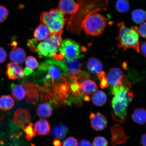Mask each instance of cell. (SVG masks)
Instances as JSON below:
<instances>
[{
	"mask_svg": "<svg viewBox=\"0 0 146 146\" xmlns=\"http://www.w3.org/2000/svg\"><path fill=\"white\" fill-rule=\"evenodd\" d=\"M81 58L69 59L64 58L61 60H57L58 64L66 74L68 80H78L84 74L85 72L81 71Z\"/></svg>",
	"mask_w": 146,
	"mask_h": 146,
	"instance_id": "obj_6",
	"label": "cell"
},
{
	"mask_svg": "<svg viewBox=\"0 0 146 146\" xmlns=\"http://www.w3.org/2000/svg\"><path fill=\"white\" fill-rule=\"evenodd\" d=\"M50 104L44 103L40 104L36 109V115L40 118H48L52 115V108Z\"/></svg>",
	"mask_w": 146,
	"mask_h": 146,
	"instance_id": "obj_20",
	"label": "cell"
},
{
	"mask_svg": "<svg viewBox=\"0 0 146 146\" xmlns=\"http://www.w3.org/2000/svg\"><path fill=\"white\" fill-rule=\"evenodd\" d=\"M21 84L26 92L27 103L36 105L39 100V91L38 86L28 81H23Z\"/></svg>",
	"mask_w": 146,
	"mask_h": 146,
	"instance_id": "obj_10",
	"label": "cell"
},
{
	"mask_svg": "<svg viewBox=\"0 0 146 146\" xmlns=\"http://www.w3.org/2000/svg\"><path fill=\"white\" fill-rule=\"evenodd\" d=\"M53 145L54 146H62V143L60 140L57 138H54L53 140Z\"/></svg>",
	"mask_w": 146,
	"mask_h": 146,
	"instance_id": "obj_40",
	"label": "cell"
},
{
	"mask_svg": "<svg viewBox=\"0 0 146 146\" xmlns=\"http://www.w3.org/2000/svg\"><path fill=\"white\" fill-rule=\"evenodd\" d=\"M139 33L142 37L146 38V22L141 24L138 28Z\"/></svg>",
	"mask_w": 146,
	"mask_h": 146,
	"instance_id": "obj_36",
	"label": "cell"
},
{
	"mask_svg": "<svg viewBox=\"0 0 146 146\" xmlns=\"http://www.w3.org/2000/svg\"><path fill=\"white\" fill-rule=\"evenodd\" d=\"M24 72L25 75L28 76L29 75L32 74L33 72V71L32 70V69H29L26 67L25 69Z\"/></svg>",
	"mask_w": 146,
	"mask_h": 146,
	"instance_id": "obj_42",
	"label": "cell"
},
{
	"mask_svg": "<svg viewBox=\"0 0 146 146\" xmlns=\"http://www.w3.org/2000/svg\"><path fill=\"white\" fill-rule=\"evenodd\" d=\"M9 11L6 7L0 5V24L2 23L8 17Z\"/></svg>",
	"mask_w": 146,
	"mask_h": 146,
	"instance_id": "obj_32",
	"label": "cell"
},
{
	"mask_svg": "<svg viewBox=\"0 0 146 146\" xmlns=\"http://www.w3.org/2000/svg\"><path fill=\"white\" fill-rule=\"evenodd\" d=\"M41 23L48 27L52 34H63L66 19L64 15L58 8L44 11L40 16Z\"/></svg>",
	"mask_w": 146,
	"mask_h": 146,
	"instance_id": "obj_3",
	"label": "cell"
},
{
	"mask_svg": "<svg viewBox=\"0 0 146 146\" xmlns=\"http://www.w3.org/2000/svg\"><path fill=\"white\" fill-rule=\"evenodd\" d=\"M34 127L36 133L39 135H47L50 133V124L46 120L41 119L38 120L35 124Z\"/></svg>",
	"mask_w": 146,
	"mask_h": 146,
	"instance_id": "obj_19",
	"label": "cell"
},
{
	"mask_svg": "<svg viewBox=\"0 0 146 146\" xmlns=\"http://www.w3.org/2000/svg\"><path fill=\"white\" fill-rule=\"evenodd\" d=\"M108 145L107 140L103 137H96L93 141V146H108Z\"/></svg>",
	"mask_w": 146,
	"mask_h": 146,
	"instance_id": "obj_31",
	"label": "cell"
},
{
	"mask_svg": "<svg viewBox=\"0 0 146 146\" xmlns=\"http://www.w3.org/2000/svg\"><path fill=\"white\" fill-rule=\"evenodd\" d=\"M92 100L94 105L98 107L102 106L106 103L107 96L103 91H96L93 94Z\"/></svg>",
	"mask_w": 146,
	"mask_h": 146,
	"instance_id": "obj_25",
	"label": "cell"
},
{
	"mask_svg": "<svg viewBox=\"0 0 146 146\" xmlns=\"http://www.w3.org/2000/svg\"><path fill=\"white\" fill-rule=\"evenodd\" d=\"M129 103L126 100L114 96L111 102L113 111L111 115L113 119L118 123H125L127 119V108Z\"/></svg>",
	"mask_w": 146,
	"mask_h": 146,
	"instance_id": "obj_8",
	"label": "cell"
},
{
	"mask_svg": "<svg viewBox=\"0 0 146 146\" xmlns=\"http://www.w3.org/2000/svg\"><path fill=\"white\" fill-rule=\"evenodd\" d=\"M130 5L128 0H117L116 3V8L118 12L122 13L129 11Z\"/></svg>",
	"mask_w": 146,
	"mask_h": 146,
	"instance_id": "obj_28",
	"label": "cell"
},
{
	"mask_svg": "<svg viewBox=\"0 0 146 146\" xmlns=\"http://www.w3.org/2000/svg\"><path fill=\"white\" fill-rule=\"evenodd\" d=\"M7 57V53L6 51L3 47H0V63L4 62Z\"/></svg>",
	"mask_w": 146,
	"mask_h": 146,
	"instance_id": "obj_37",
	"label": "cell"
},
{
	"mask_svg": "<svg viewBox=\"0 0 146 146\" xmlns=\"http://www.w3.org/2000/svg\"><path fill=\"white\" fill-rule=\"evenodd\" d=\"M31 116L27 110L19 108L15 113L13 120L15 125L19 127L25 126L31 120Z\"/></svg>",
	"mask_w": 146,
	"mask_h": 146,
	"instance_id": "obj_15",
	"label": "cell"
},
{
	"mask_svg": "<svg viewBox=\"0 0 146 146\" xmlns=\"http://www.w3.org/2000/svg\"><path fill=\"white\" fill-rule=\"evenodd\" d=\"M14 99L10 95H3L0 97V109L10 110L14 107Z\"/></svg>",
	"mask_w": 146,
	"mask_h": 146,
	"instance_id": "obj_26",
	"label": "cell"
},
{
	"mask_svg": "<svg viewBox=\"0 0 146 146\" xmlns=\"http://www.w3.org/2000/svg\"><path fill=\"white\" fill-rule=\"evenodd\" d=\"M81 80L82 82L80 83L82 92L84 96H88L96 91L97 86L94 81L88 79L87 78H84Z\"/></svg>",
	"mask_w": 146,
	"mask_h": 146,
	"instance_id": "obj_17",
	"label": "cell"
},
{
	"mask_svg": "<svg viewBox=\"0 0 146 146\" xmlns=\"http://www.w3.org/2000/svg\"><path fill=\"white\" fill-rule=\"evenodd\" d=\"M141 142L143 146H146V133L142 135L141 138Z\"/></svg>",
	"mask_w": 146,
	"mask_h": 146,
	"instance_id": "obj_41",
	"label": "cell"
},
{
	"mask_svg": "<svg viewBox=\"0 0 146 146\" xmlns=\"http://www.w3.org/2000/svg\"><path fill=\"white\" fill-rule=\"evenodd\" d=\"M132 119L135 123L139 125H144L146 123V109L143 108H137L133 111Z\"/></svg>",
	"mask_w": 146,
	"mask_h": 146,
	"instance_id": "obj_23",
	"label": "cell"
},
{
	"mask_svg": "<svg viewBox=\"0 0 146 146\" xmlns=\"http://www.w3.org/2000/svg\"><path fill=\"white\" fill-rule=\"evenodd\" d=\"M23 130L26 134L25 138L28 141L32 140L36 136V132L33 125L31 123L25 127L23 129Z\"/></svg>",
	"mask_w": 146,
	"mask_h": 146,
	"instance_id": "obj_29",
	"label": "cell"
},
{
	"mask_svg": "<svg viewBox=\"0 0 146 146\" xmlns=\"http://www.w3.org/2000/svg\"><path fill=\"white\" fill-rule=\"evenodd\" d=\"M25 65L27 68L34 70L37 68L38 62L36 58L32 56H29L25 60Z\"/></svg>",
	"mask_w": 146,
	"mask_h": 146,
	"instance_id": "obj_30",
	"label": "cell"
},
{
	"mask_svg": "<svg viewBox=\"0 0 146 146\" xmlns=\"http://www.w3.org/2000/svg\"><path fill=\"white\" fill-rule=\"evenodd\" d=\"M133 21L137 24H142L146 19V12L141 9H135L131 14Z\"/></svg>",
	"mask_w": 146,
	"mask_h": 146,
	"instance_id": "obj_27",
	"label": "cell"
},
{
	"mask_svg": "<svg viewBox=\"0 0 146 146\" xmlns=\"http://www.w3.org/2000/svg\"><path fill=\"white\" fill-rule=\"evenodd\" d=\"M87 66L90 72L98 76L102 72L103 68V63L97 58H89L87 61Z\"/></svg>",
	"mask_w": 146,
	"mask_h": 146,
	"instance_id": "obj_21",
	"label": "cell"
},
{
	"mask_svg": "<svg viewBox=\"0 0 146 146\" xmlns=\"http://www.w3.org/2000/svg\"><path fill=\"white\" fill-rule=\"evenodd\" d=\"M82 48L77 42L69 39H66L62 41L59 50V54L54 56L56 60H61L64 58L66 59H72L81 58Z\"/></svg>",
	"mask_w": 146,
	"mask_h": 146,
	"instance_id": "obj_7",
	"label": "cell"
},
{
	"mask_svg": "<svg viewBox=\"0 0 146 146\" xmlns=\"http://www.w3.org/2000/svg\"><path fill=\"white\" fill-rule=\"evenodd\" d=\"M37 41L35 39H29L27 41V46L29 47L31 52H36V48L37 46Z\"/></svg>",
	"mask_w": 146,
	"mask_h": 146,
	"instance_id": "obj_35",
	"label": "cell"
},
{
	"mask_svg": "<svg viewBox=\"0 0 146 146\" xmlns=\"http://www.w3.org/2000/svg\"><path fill=\"white\" fill-rule=\"evenodd\" d=\"M61 34H52L37 45L36 52L40 58L51 57L57 54L62 40Z\"/></svg>",
	"mask_w": 146,
	"mask_h": 146,
	"instance_id": "obj_5",
	"label": "cell"
},
{
	"mask_svg": "<svg viewBox=\"0 0 146 146\" xmlns=\"http://www.w3.org/2000/svg\"><path fill=\"white\" fill-rule=\"evenodd\" d=\"M90 119L91 127L97 131H103L108 124L106 117L100 113H91Z\"/></svg>",
	"mask_w": 146,
	"mask_h": 146,
	"instance_id": "obj_13",
	"label": "cell"
},
{
	"mask_svg": "<svg viewBox=\"0 0 146 146\" xmlns=\"http://www.w3.org/2000/svg\"><path fill=\"white\" fill-rule=\"evenodd\" d=\"M112 137L111 143L112 146L121 145L126 142L130 137L126 136L123 129L120 125L115 124L111 128Z\"/></svg>",
	"mask_w": 146,
	"mask_h": 146,
	"instance_id": "obj_11",
	"label": "cell"
},
{
	"mask_svg": "<svg viewBox=\"0 0 146 146\" xmlns=\"http://www.w3.org/2000/svg\"><path fill=\"white\" fill-rule=\"evenodd\" d=\"M106 78L108 84L112 87L123 86L129 88L131 87L130 82L120 68H111L107 74Z\"/></svg>",
	"mask_w": 146,
	"mask_h": 146,
	"instance_id": "obj_9",
	"label": "cell"
},
{
	"mask_svg": "<svg viewBox=\"0 0 146 146\" xmlns=\"http://www.w3.org/2000/svg\"><path fill=\"white\" fill-rule=\"evenodd\" d=\"M140 52L144 56L146 57V41L142 44Z\"/></svg>",
	"mask_w": 146,
	"mask_h": 146,
	"instance_id": "obj_39",
	"label": "cell"
},
{
	"mask_svg": "<svg viewBox=\"0 0 146 146\" xmlns=\"http://www.w3.org/2000/svg\"><path fill=\"white\" fill-rule=\"evenodd\" d=\"M79 6L78 3L75 0H60L58 8L64 16L68 15L70 17L76 13Z\"/></svg>",
	"mask_w": 146,
	"mask_h": 146,
	"instance_id": "obj_12",
	"label": "cell"
},
{
	"mask_svg": "<svg viewBox=\"0 0 146 146\" xmlns=\"http://www.w3.org/2000/svg\"><path fill=\"white\" fill-rule=\"evenodd\" d=\"M78 140L74 137H69L63 142V146H77Z\"/></svg>",
	"mask_w": 146,
	"mask_h": 146,
	"instance_id": "obj_34",
	"label": "cell"
},
{
	"mask_svg": "<svg viewBox=\"0 0 146 146\" xmlns=\"http://www.w3.org/2000/svg\"><path fill=\"white\" fill-rule=\"evenodd\" d=\"M98 76L100 80V87L104 88L108 87L109 84L106 76L105 73L102 71Z\"/></svg>",
	"mask_w": 146,
	"mask_h": 146,
	"instance_id": "obj_33",
	"label": "cell"
},
{
	"mask_svg": "<svg viewBox=\"0 0 146 146\" xmlns=\"http://www.w3.org/2000/svg\"><path fill=\"white\" fill-rule=\"evenodd\" d=\"M107 23V19L104 16L97 12L93 13L84 20L82 30L88 35L100 36L103 34Z\"/></svg>",
	"mask_w": 146,
	"mask_h": 146,
	"instance_id": "obj_4",
	"label": "cell"
},
{
	"mask_svg": "<svg viewBox=\"0 0 146 146\" xmlns=\"http://www.w3.org/2000/svg\"><path fill=\"white\" fill-rule=\"evenodd\" d=\"M9 57L11 61L21 64L26 59V54L23 49L14 47L10 53Z\"/></svg>",
	"mask_w": 146,
	"mask_h": 146,
	"instance_id": "obj_16",
	"label": "cell"
},
{
	"mask_svg": "<svg viewBox=\"0 0 146 146\" xmlns=\"http://www.w3.org/2000/svg\"><path fill=\"white\" fill-rule=\"evenodd\" d=\"M79 8L74 16L66 18L67 29L72 33H81L82 25L87 16L94 12L106 10L108 0H78Z\"/></svg>",
	"mask_w": 146,
	"mask_h": 146,
	"instance_id": "obj_1",
	"label": "cell"
},
{
	"mask_svg": "<svg viewBox=\"0 0 146 146\" xmlns=\"http://www.w3.org/2000/svg\"><path fill=\"white\" fill-rule=\"evenodd\" d=\"M69 132V128L66 125L59 123L54 125L52 129V135L59 140H63Z\"/></svg>",
	"mask_w": 146,
	"mask_h": 146,
	"instance_id": "obj_22",
	"label": "cell"
},
{
	"mask_svg": "<svg viewBox=\"0 0 146 146\" xmlns=\"http://www.w3.org/2000/svg\"><path fill=\"white\" fill-rule=\"evenodd\" d=\"M119 33L116 39L118 41V48L126 50L127 49L133 48L140 52L139 35L138 27L132 26L129 28L124 22L117 24Z\"/></svg>",
	"mask_w": 146,
	"mask_h": 146,
	"instance_id": "obj_2",
	"label": "cell"
},
{
	"mask_svg": "<svg viewBox=\"0 0 146 146\" xmlns=\"http://www.w3.org/2000/svg\"><path fill=\"white\" fill-rule=\"evenodd\" d=\"M52 34L48 27L41 23L36 27L34 32V36L36 41H42L46 40Z\"/></svg>",
	"mask_w": 146,
	"mask_h": 146,
	"instance_id": "obj_18",
	"label": "cell"
},
{
	"mask_svg": "<svg viewBox=\"0 0 146 146\" xmlns=\"http://www.w3.org/2000/svg\"><path fill=\"white\" fill-rule=\"evenodd\" d=\"M11 90L13 97L16 101L23 100L26 96V92L22 86L12 83Z\"/></svg>",
	"mask_w": 146,
	"mask_h": 146,
	"instance_id": "obj_24",
	"label": "cell"
},
{
	"mask_svg": "<svg viewBox=\"0 0 146 146\" xmlns=\"http://www.w3.org/2000/svg\"><path fill=\"white\" fill-rule=\"evenodd\" d=\"M77 146H93L91 142L88 140L82 139L78 144Z\"/></svg>",
	"mask_w": 146,
	"mask_h": 146,
	"instance_id": "obj_38",
	"label": "cell"
},
{
	"mask_svg": "<svg viewBox=\"0 0 146 146\" xmlns=\"http://www.w3.org/2000/svg\"><path fill=\"white\" fill-rule=\"evenodd\" d=\"M5 118V115L3 111H0V123H1Z\"/></svg>",
	"mask_w": 146,
	"mask_h": 146,
	"instance_id": "obj_43",
	"label": "cell"
},
{
	"mask_svg": "<svg viewBox=\"0 0 146 146\" xmlns=\"http://www.w3.org/2000/svg\"><path fill=\"white\" fill-rule=\"evenodd\" d=\"M5 74L9 79L13 80L23 78L25 76L22 67L14 62L7 64Z\"/></svg>",
	"mask_w": 146,
	"mask_h": 146,
	"instance_id": "obj_14",
	"label": "cell"
}]
</instances>
